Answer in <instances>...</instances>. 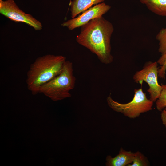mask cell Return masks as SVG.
<instances>
[{"mask_svg": "<svg viewBox=\"0 0 166 166\" xmlns=\"http://www.w3.org/2000/svg\"><path fill=\"white\" fill-rule=\"evenodd\" d=\"M76 40L81 45L95 54L102 63L113 61L111 39L114 31L113 24L101 16L92 20L81 27Z\"/></svg>", "mask_w": 166, "mask_h": 166, "instance_id": "6da1fadb", "label": "cell"}, {"mask_svg": "<svg viewBox=\"0 0 166 166\" xmlns=\"http://www.w3.org/2000/svg\"><path fill=\"white\" fill-rule=\"evenodd\" d=\"M66 61L61 55L49 54L37 58L27 72L28 89L33 95L39 93L42 86L61 73Z\"/></svg>", "mask_w": 166, "mask_h": 166, "instance_id": "7a4b0ae2", "label": "cell"}, {"mask_svg": "<svg viewBox=\"0 0 166 166\" xmlns=\"http://www.w3.org/2000/svg\"><path fill=\"white\" fill-rule=\"evenodd\" d=\"M76 80L73 64L66 61L61 73L42 86L39 93L54 101L70 97L71 96L70 91L74 88Z\"/></svg>", "mask_w": 166, "mask_h": 166, "instance_id": "3957f363", "label": "cell"}, {"mask_svg": "<svg viewBox=\"0 0 166 166\" xmlns=\"http://www.w3.org/2000/svg\"><path fill=\"white\" fill-rule=\"evenodd\" d=\"M134 92L132 100L124 104L114 100L109 95L106 99L108 105L114 111L130 119L135 118L141 114L152 110L154 102L147 98L142 88L135 89Z\"/></svg>", "mask_w": 166, "mask_h": 166, "instance_id": "277c9868", "label": "cell"}, {"mask_svg": "<svg viewBox=\"0 0 166 166\" xmlns=\"http://www.w3.org/2000/svg\"><path fill=\"white\" fill-rule=\"evenodd\" d=\"M157 62L149 61L146 63L141 70L137 71L133 76L135 82L141 85L143 81L147 83L149 88L147 90L150 99L153 102L159 97L162 89V85L158 81Z\"/></svg>", "mask_w": 166, "mask_h": 166, "instance_id": "5b68a950", "label": "cell"}, {"mask_svg": "<svg viewBox=\"0 0 166 166\" xmlns=\"http://www.w3.org/2000/svg\"><path fill=\"white\" fill-rule=\"evenodd\" d=\"M0 13L15 22H24L36 30L42 29V25L41 22L31 14L26 13L20 9L14 0L0 1Z\"/></svg>", "mask_w": 166, "mask_h": 166, "instance_id": "8992f818", "label": "cell"}, {"mask_svg": "<svg viewBox=\"0 0 166 166\" xmlns=\"http://www.w3.org/2000/svg\"><path fill=\"white\" fill-rule=\"evenodd\" d=\"M111 8L110 5L104 2L99 3L90 8L78 16L63 22L61 25L70 30H73L81 27L92 20L102 16Z\"/></svg>", "mask_w": 166, "mask_h": 166, "instance_id": "52a82bcc", "label": "cell"}, {"mask_svg": "<svg viewBox=\"0 0 166 166\" xmlns=\"http://www.w3.org/2000/svg\"><path fill=\"white\" fill-rule=\"evenodd\" d=\"M135 153L127 151L121 148L119 154L114 157L108 155L106 158V165L107 166H125L132 163Z\"/></svg>", "mask_w": 166, "mask_h": 166, "instance_id": "ba28073f", "label": "cell"}, {"mask_svg": "<svg viewBox=\"0 0 166 166\" xmlns=\"http://www.w3.org/2000/svg\"><path fill=\"white\" fill-rule=\"evenodd\" d=\"M105 0H73L70 4L72 18L76 17L93 5L103 2Z\"/></svg>", "mask_w": 166, "mask_h": 166, "instance_id": "9c48e42d", "label": "cell"}, {"mask_svg": "<svg viewBox=\"0 0 166 166\" xmlns=\"http://www.w3.org/2000/svg\"><path fill=\"white\" fill-rule=\"evenodd\" d=\"M140 1L153 13L166 17V0H140Z\"/></svg>", "mask_w": 166, "mask_h": 166, "instance_id": "30bf717a", "label": "cell"}, {"mask_svg": "<svg viewBox=\"0 0 166 166\" xmlns=\"http://www.w3.org/2000/svg\"><path fill=\"white\" fill-rule=\"evenodd\" d=\"M156 38L159 42V52L162 55L166 54V28L161 29Z\"/></svg>", "mask_w": 166, "mask_h": 166, "instance_id": "8fae6325", "label": "cell"}, {"mask_svg": "<svg viewBox=\"0 0 166 166\" xmlns=\"http://www.w3.org/2000/svg\"><path fill=\"white\" fill-rule=\"evenodd\" d=\"M132 164H129L128 166H148L149 162L142 153L139 151L135 152V155Z\"/></svg>", "mask_w": 166, "mask_h": 166, "instance_id": "7c38bea8", "label": "cell"}, {"mask_svg": "<svg viewBox=\"0 0 166 166\" xmlns=\"http://www.w3.org/2000/svg\"><path fill=\"white\" fill-rule=\"evenodd\" d=\"M162 87L160 94L156 101V109L160 111L166 107V84L162 85Z\"/></svg>", "mask_w": 166, "mask_h": 166, "instance_id": "4fadbf2b", "label": "cell"}, {"mask_svg": "<svg viewBox=\"0 0 166 166\" xmlns=\"http://www.w3.org/2000/svg\"><path fill=\"white\" fill-rule=\"evenodd\" d=\"M161 119L162 124L166 128V107L161 111Z\"/></svg>", "mask_w": 166, "mask_h": 166, "instance_id": "5bb4252c", "label": "cell"}, {"mask_svg": "<svg viewBox=\"0 0 166 166\" xmlns=\"http://www.w3.org/2000/svg\"><path fill=\"white\" fill-rule=\"evenodd\" d=\"M164 60L165 63L166 64V54L164 56Z\"/></svg>", "mask_w": 166, "mask_h": 166, "instance_id": "9a60e30c", "label": "cell"}, {"mask_svg": "<svg viewBox=\"0 0 166 166\" xmlns=\"http://www.w3.org/2000/svg\"><path fill=\"white\" fill-rule=\"evenodd\" d=\"M2 0H0V1H1Z\"/></svg>", "mask_w": 166, "mask_h": 166, "instance_id": "2e32d148", "label": "cell"}]
</instances>
